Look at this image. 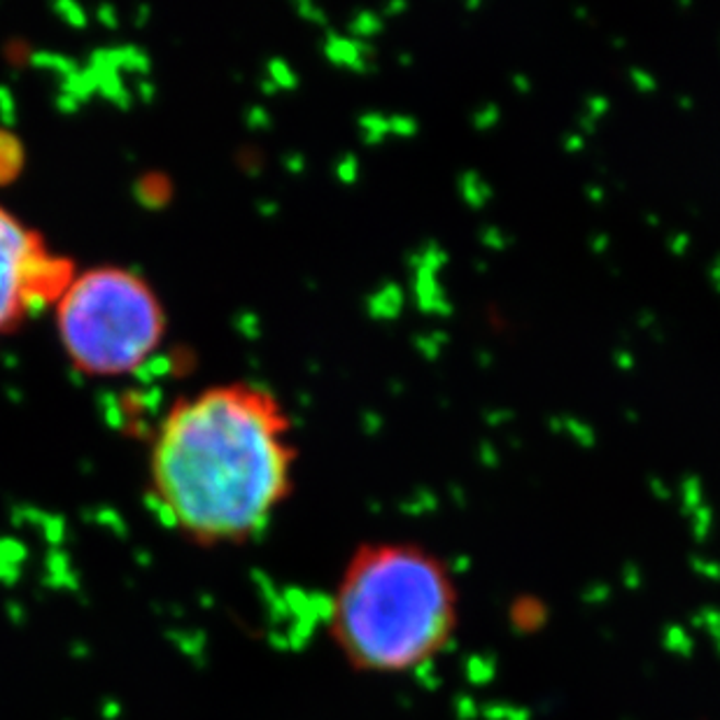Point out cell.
I'll return each mask as SVG.
<instances>
[{"label": "cell", "instance_id": "6da1fadb", "mask_svg": "<svg viewBox=\"0 0 720 720\" xmlns=\"http://www.w3.org/2000/svg\"><path fill=\"white\" fill-rule=\"evenodd\" d=\"M296 446L280 399L222 382L173 403L150 450V501L199 548H236L273 522L294 489Z\"/></svg>", "mask_w": 720, "mask_h": 720}, {"label": "cell", "instance_id": "7a4b0ae2", "mask_svg": "<svg viewBox=\"0 0 720 720\" xmlns=\"http://www.w3.org/2000/svg\"><path fill=\"white\" fill-rule=\"evenodd\" d=\"M460 623L458 581L415 541H368L347 557L329 602V639L355 672L401 676L450 646Z\"/></svg>", "mask_w": 720, "mask_h": 720}, {"label": "cell", "instance_id": "3957f363", "mask_svg": "<svg viewBox=\"0 0 720 720\" xmlns=\"http://www.w3.org/2000/svg\"><path fill=\"white\" fill-rule=\"evenodd\" d=\"M55 322L66 357L80 374L119 378L138 368L166 339L160 294L125 267L75 271L55 304Z\"/></svg>", "mask_w": 720, "mask_h": 720}, {"label": "cell", "instance_id": "277c9868", "mask_svg": "<svg viewBox=\"0 0 720 720\" xmlns=\"http://www.w3.org/2000/svg\"><path fill=\"white\" fill-rule=\"evenodd\" d=\"M75 267L0 203V339L57 304Z\"/></svg>", "mask_w": 720, "mask_h": 720}]
</instances>
